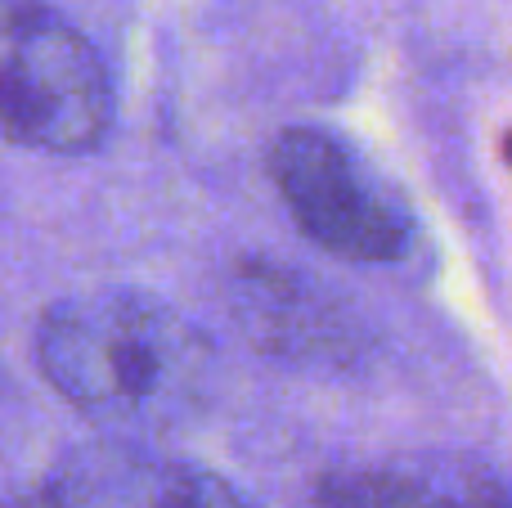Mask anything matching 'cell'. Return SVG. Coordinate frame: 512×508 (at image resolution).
I'll use <instances>...</instances> for the list:
<instances>
[{
    "instance_id": "obj_1",
    "label": "cell",
    "mask_w": 512,
    "mask_h": 508,
    "mask_svg": "<svg viewBox=\"0 0 512 508\" xmlns=\"http://www.w3.org/2000/svg\"><path fill=\"white\" fill-rule=\"evenodd\" d=\"M45 387L104 437H158L203 419L216 347L185 311L144 288H90L50 302L32 333Z\"/></svg>"
},
{
    "instance_id": "obj_2",
    "label": "cell",
    "mask_w": 512,
    "mask_h": 508,
    "mask_svg": "<svg viewBox=\"0 0 512 508\" xmlns=\"http://www.w3.org/2000/svg\"><path fill=\"white\" fill-rule=\"evenodd\" d=\"M113 122L117 86L99 45L50 0H0V140L86 158Z\"/></svg>"
},
{
    "instance_id": "obj_3",
    "label": "cell",
    "mask_w": 512,
    "mask_h": 508,
    "mask_svg": "<svg viewBox=\"0 0 512 508\" xmlns=\"http://www.w3.org/2000/svg\"><path fill=\"white\" fill-rule=\"evenodd\" d=\"M279 203L315 248L360 266L400 261L414 243V221L373 167L324 126H288L265 153Z\"/></svg>"
},
{
    "instance_id": "obj_4",
    "label": "cell",
    "mask_w": 512,
    "mask_h": 508,
    "mask_svg": "<svg viewBox=\"0 0 512 508\" xmlns=\"http://www.w3.org/2000/svg\"><path fill=\"white\" fill-rule=\"evenodd\" d=\"M41 508H256L234 482L140 437L72 446L41 486Z\"/></svg>"
},
{
    "instance_id": "obj_5",
    "label": "cell",
    "mask_w": 512,
    "mask_h": 508,
    "mask_svg": "<svg viewBox=\"0 0 512 508\" xmlns=\"http://www.w3.org/2000/svg\"><path fill=\"white\" fill-rule=\"evenodd\" d=\"M225 311L261 356L351 360L355 329L319 284L288 266L243 257L225 275Z\"/></svg>"
},
{
    "instance_id": "obj_6",
    "label": "cell",
    "mask_w": 512,
    "mask_h": 508,
    "mask_svg": "<svg viewBox=\"0 0 512 508\" xmlns=\"http://www.w3.org/2000/svg\"><path fill=\"white\" fill-rule=\"evenodd\" d=\"M301 508H512V486L472 455H405L319 477Z\"/></svg>"
},
{
    "instance_id": "obj_7",
    "label": "cell",
    "mask_w": 512,
    "mask_h": 508,
    "mask_svg": "<svg viewBox=\"0 0 512 508\" xmlns=\"http://www.w3.org/2000/svg\"><path fill=\"white\" fill-rule=\"evenodd\" d=\"M5 387H9V374H5V365H0V396H5Z\"/></svg>"
},
{
    "instance_id": "obj_8",
    "label": "cell",
    "mask_w": 512,
    "mask_h": 508,
    "mask_svg": "<svg viewBox=\"0 0 512 508\" xmlns=\"http://www.w3.org/2000/svg\"><path fill=\"white\" fill-rule=\"evenodd\" d=\"M504 158L512 162V131H508V140H504Z\"/></svg>"
}]
</instances>
